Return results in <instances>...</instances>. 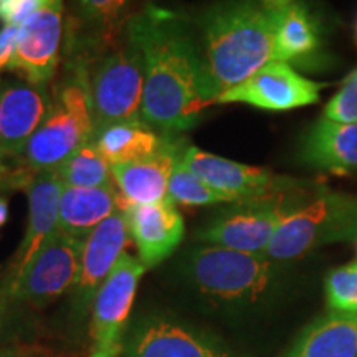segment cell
I'll list each match as a JSON object with an SVG mask.
<instances>
[{
    "label": "cell",
    "instance_id": "cell-1",
    "mask_svg": "<svg viewBox=\"0 0 357 357\" xmlns=\"http://www.w3.org/2000/svg\"><path fill=\"white\" fill-rule=\"evenodd\" d=\"M126 29L144 56L142 121L164 136L194 128L207 108L194 22L172 8L147 3L128 17Z\"/></svg>",
    "mask_w": 357,
    "mask_h": 357
},
{
    "label": "cell",
    "instance_id": "cell-2",
    "mask_svg": "<svg viewBox=\"0 0 357 357\" xmlns=\"http://www.w3.org/2000/svg\"><path fill=\"white\" fill-rule=\"evenodd\" d=\"M174 276L197 310L238 318L273 305L287 283V263L202 243L181 253Z\"/></svg>",
    "mask_w": 357,
    "mask_h": 357
},
{
    "label": "cell",
    "instance_id": "cell-3",
    "mask_svg": "<svg viewBox=\"0 0 357 357\" xmlns=\"http://www.w3.org/2000/svg\"><path fill=\"white\" fill-rule=\"evenodd\" d=\"M208 105L273 61L271 13L255 0H222L194 22Z\"/></svg>",
    "mask_w": 357,
    "mask_h": 357
},
{
    "label": "cell",
    "instance_id": "cell-4",
    "mask_svg": "<svg viewBox=\"0 0 357 357\" xmlns=\"http://www.w3.org/2000/svg\"><path fill=\"white\" fill-rule=\"evenodd\" d=\"M70 70L91 102L95 132L114 123L141 119L144 56L126 24L101 35H71Z\"/></svg>",
    "mask_w": 357,
    "mask_h": 357
},
{
    "label": "cell",
    "instance_id": "cell-5",
    "mask_svg": "<svg viewBox=\"0 0 357 357\" xmlns=\"http://www.w3.org/2000/svg\"><path fill=\"white\" fill-rule=\"evenodd\" d=\"M356 238L357 197L323 187L283 218L265 255L278 263H291L324 245Z\"/></svg>",
    "mask_w": 357,
    "mask_h": 357
},
{
    "label": "cell",
    "instance_id": "cell-6",
    "mask_svg": "<svg viewBox=\"0 0 357 357\" xmlns=\"http://www.w3.org/2000/svg\"><path fill=\"white\" fill-rule=\"evenodd\" d=\"M95 136L91 102L75 71L52 93L50 109L30 137L17 166L38 174L58 169L79 146Z\"/></svg>",
    "mask_w": 357,
    "mask_h": 357
},
{
    "label": "cell",
    "instance_id": "cell-7",
    "mask_svg": "<svg viewBox=\"0 0 357 357\" xmlns=\"http://www.w3.org/2000/svg\"><path fill=\"white\" fill-rule=\"evenodd\" d=\"M121 357H238L215 333L171 311L149 310L131 316Z\"/></svg>",
    "mask_w": 357,
    "mask_h": 357
},
{
    "label": "cell",
    "instance_id": "cell-8",
    "mask_svg": "<svg viewBox=\"0 0 357 357\" xmlns=\"http://www.w3.org/2000/svg\"><path fill=\"white\" fill-rule=\"evenodd\" d=\"M182 162L204 184L222 194L230 204L248 202V200L305 197L323 187L314 182L276 176L263 167L247 166L235 160L218 158L195 146L184 147Z\"/></svg>",
    "mask_w": 357,
    "mask_h": 357
},
{
    "label": "cell",
    "instance_id": "cell-9",
    "mask_svg": "<svg viewBox=\"0 0 357 357\" xmlns=\"http://www.w3.org/2000/svg\"><path fill=\"white\" fill-rule=\"evenodd\" d=\"M311 195L230 204L231 207L222 208L195 231V240L235 252L265 255L283 218Z\"/></svg>",
    "mask_w": 357,
    "mask_h": 357
},
{
    "label": "cell",
    "instance_id": "cell-10",
    "mask_svg": "<svg viewBox=\"0 0 357 357\" xmlns=\"http://www.w3.org/2000/svg\"><path fill=\"white\" fill-rule=\"evenodd\" d=\"M83 247L84 240L58 230L10 288L13 301L40 310L71 293L79 273Z\"/></svg>",
    "mask_w": 357,
    "mask_h": 357
},
{
    "label": "cell",
    "instance_id": "cell-11",
    "mask_svg": "<svg viewBox=\"0 0 357 357\" xmlns=\"http://www.w3.org/2000/svg\"><path fill=\"white\" fill-rule=\"evenodd\" d=\"M129 236L124 212L118 211L84 240L79 273L70 293V321L75 328L91 316L96 294L124 253Z\"/></svg>",
    "mask_w": 357,
    "mask_h": 357
},
{
    "label": "cell",
    "instance_id": "cell-12",
    "mask_svg": "<svg viewBox=\"0 0 357 357\" xmlns=\"http://www.w3.org/2000/svg\"><path fill=\"white\" fill-rule=\"evenodd\" d=\"M146 270L139 258L124 252L102 283L93 303L89 321V334L95 342V351H121L124 333L131 321L137 284Z\"/></svg>",
    "mask_w": 357,
    "mask_h": 357
},
{
    "label": "cell",
    "instance_id": "cell-13",
    "mask_svg": "<svg viewBox=\"0 0 357 357\" xmlns=\"http://www.w3.org/2000/svg\"><path fill=\"white\" fill-rule=\"evenodd\" d=\"M323 88L326 83L311 82L291 65L273 60L247 82L222 93L215 102H242L266 111H289L318 102Z\"/></svg>",
    "mask_w": 357,
    "mask_h": 357
},
{
    "label": "cell",
    "instance_id": "cell-14",
    "mask_svg": "<svg viewBox=\"0 0 357 357\" xmlns=\"http://www.w3.org/2000/svg\"><path fill=\"white\" fill-rule=\"evenodd\" d=\"M50 102L47 86H35L25 79H0V172L12 167L10 160H19Z\"/></svg>",
    "mask_w": 357,
    "mask_h": 357
},
{
    "label": "cell",
    "instance_id": "cell-15",
    "mask_svg": "<svg viewBox=\"0 0 357 357\" xmlns=\"http://www.w3.org/2000/svg\"><path fill=\"white\" fill-rule=\"evenodd\" d=\"M61 37L63 0H50L42 10L19 26L12 73L20 75L22 79L35 86H47L60 63Z\"/></svg>",
    "mask_w": 357,
    "mask_h": 357
},
{
    "label": "cell",
    "instance_id": "cell-16",
    "mask_svg": "<svg viewBox=\"0 0 357 357\" xmlns=\"http://www.w3.org/2000/svg\"><path fill=\"white\" fill-rule=\"evenodd\" d=\"M63 187L58 169H53L38 172L25 189L29 197V222L24 240L13 257L8 273H6L8 289L17 283L40 248L60 230V204Z\"/></svg>",
    "mask_w": 357,
    "mask_h": 357
},
{
    "label": "cell",
    "instance_id": "cell-17",
    "mask_svg": "<svg viewBox=\"0 0 357 357\" xmlns=\"http://www.w3.org/2000/svg\"><path fill=\"white\" fill-rule=\"evenodd\" d=\"M129 235L146 268L166 261L178 248L185 234V223L171 199L146 205H124Z\"/></svg>",
    "mask_w": 357,
    "mask_h": 357
},
{
    "label": "cell",
    "instance_id": "cell-18",
    "mask_svg": "<svg viewBox=\"0 0 357 357\" xmlns=\"http://www.w3.org/2000/svg\"><path fill=\"white\" fill-rule=\"evenodd\" d=\"M184 147V142L177 136H167L162 147L151 158L113 166V178L121 197V207L167 199L169 182Z\"/></svg>",
    "mask_w": 357,
    "mask_h": 357
},
{
    "label": "cell",
    "instance_id": "cell-19",
    "mask_svg": "<svg viewBox=\"0 0 357 357\" xmlns=\"http://www.w3.org/2000/svg\"><path fill=\"white\" fill-rule=\"evenodd\" d=\"M298 160L314 171L349 176L357 172V124H339L321 116L301 136Z\"/></svg>",
    "mask_w": 357,
    "mask_h": 357
},
{
    "label": "cell",
    "instance_id": "cell-20",
    "mask_svg": "<svg viewBox=\"0 0 357 357\" xmlns=\"http://www.w3.org/2000/svg\"><path fill=\"white\" fill-rule=\"evenodd\" d=\"M270 13L273 24V60L298 66L316 63L323 33L311 8L301 2H293Z\"/></svg>",
    "mask_w": 357,
    "mask_h": 357
},
{
    "label": "cell",
    "instance_id": "cell-21",
    "mask_svg": "<svg viewBox=\"0 0 357 357\" xmlns=\"http://www.w3.org/2000/svg\"><path fill=\"white\" fill-rule=\"evenodd\" d=\"M121 208V197L113 185L63 187L60 204V230L75 238L89 235Z\"/></svg>",
    "mask_w": 357,
    "mask_h": 357
},
{
    "label": "cell",
    "instance_id": "cell-22",
    "mask_svg": "<svg viewBox=\"0 0 357 357\" xmlns=\"http://www.w3.org/2000/svg\"><path fill=\"white\" fill-rule=\"evenodd\" d=\"M284 357H357V312L331 311L314 319Z\"/></svg>",
    "mask_w": 357,
    "mask_h": 357
},
{
    "label": "cell",
    "instance_id": "cell-23",
    "mask_svg": "<svg viewBox=\"0 0 357 357\" xmlns=\"http://www.w3.org/2000/svg\"><path fill=\"white\" fill-rule=\"evenodd\" d=\"M166 137L142 119H134L109 124L95 132L93 139L111 166H118L151 158L162 147Z\"/></svg>",
    "mask_w": 357,
    "mask_h": 357
},
{
    "label": "cell",
    "instance_id": "cell-24",
    "mask_svg": "<svg viewBox=\"0 0 357 357\" xmlns=\"http://www.w3.org/2000/svg\"><path fill=\"white\" fill-rule=\"evenodd\" d=\"M58 174L65 187H106L114 184L113 166L93 137L79 146L58 167Z\"/></svg>",
    "mask_w": 357,
    "mask_h": 357
},
{
    "label": "cell",
    "instance_id": "cell-25",
    "mask_svg": "<svg viewBox=\"0 0 357 357\" xmlns=\"http://www.w3.org/2000/svg\"><path fill=\"white\" fill-rule=\"evenodd\" d=\"M131 0H73L75 22L86 35L113 32L126 24V10Z\"/></svg>",
    "mask_w": 357,
    "mask_h": 357
},
{
    "label": "cell",
    "instance_id": "cell-26",
    "mask_svg": "<svg viewBox=\"0 0 357 357\" xmlns=\"http://www.w3.org/2000/svg\"><path fill=\"white\" fill-rule=\"evenodd\" d=\"M167 197L174 204L185 205V207H205V205L230 204L222 194H218L212 187L204 184L195 174H192L185 167V164L182 162V154L177 159L176 167H174L171 182H169Z\"/></svg>",
    "mask_w": 357,
    "mask_h": 357
},
{
    "label": "cell",
    "instance_id": "cell-27",
    "mask_svg": "<svg viewBox=\"0 0 357 357\" xmlns=\"http://www.w3.org/2000/svg\"><path fill=\"white\" fill-rule=\"evenodd\" d=\"M324 291L333 311L357 312V263L333 270L326 276Z\"/></svg>",
    "mask_w": 357,
    "mask_h": 357
},
{
    "label": "cell",
    "instance_id": "cell-28",
    "mask_svg": "<svg viewBox=\"0 0 357 357\" xmlns=\"http://www.w3.org/2000/svg\"><path fill=\"white\" fill-rule=\"evenodd\" d=\"M323 118L339 124H357V86L342 84L326 105Z\"/></svg>",
    "mask_w": 357,
    "mask_h": 357
},
{
    "label": "cell",
    "instance_id": "cell-29",
    "mask_svg": "<svg viewBox=\"0 0 357 357\" xmlns=\"http://www.w3.org/2000/svg\"><path fill=\"white\" fill-rule=\"evenodd\" d=\"M50 0H0V22L3 25H24Z\"/></svg>",
    "mask_w": 357,
    "mask_h": 357
},
{
    "label": "cell",
    "instance_id": "cell-30",
    "mask_svg": "<svg viewBox=\"0 0 357 357\" xmlns=\"http://www.w3.org/2000/svg\"><path fill=\"white\" fill-rule=\"evenodd\" d=\"M17 40H19V26L3 25L0 29V75L12 71L17 53Z\"/></svg>",
    "mask_w": 357,
    "mask_h": 357
},
{
    "label": "cell",
    "instance_id": "cell-31",
    "mask_svg": "<svg viewBox=\"0 0 357 357\" xmlns=\"http://www.w3.org/2000/svg\"><path fill=\"white\" fill-rule=\"evenodd\" d=\"M13 305H15V301H13L10 289H8L6 275H0V341L7 336Z\"/></svg>",
    "mask_w": 357,
    "mask_h": 357
},
{
    "label": "cell",
    "instance_id": "cell-32",
    "mask_svg": "<svg viewBox=\"0 0 357 357\" xmlns=\"http://www.w3.org/2000/svg\"><path fill=\"white\" fill-rule=\"evenodd\" d=\"M294 0H261V6L266 8V10L273 12V10H280V8H284L288 6H291Z\"/></svg>",
    "mask_w": 357,
    "mask_h": 357
},
{
    "label": "cell",
    "instance_id": "cell-33",
    "mask_svg": "<svg viewBox=\"0 0 357 357\" xmlns=\"http://www.w3.org/2000/svg\"><path fill=\"white\" fill-rule=\"evenodd\" d=\"M8 220V200L0 192V227H3Z\"/></svg>",
    "mask_w": 357,
    "mask_h": 357
},
{
    "label": "cell",
    "instance_id": "cell-34",
    "mask_svg": "<svg viewBox=\"0 0 357 357\" xmlns=\"http://www.w3.org/2000/svg\"><path fill=\"white\" fill-rule=\"evenodd\" d=\"M22 352L15 346H3L0 347V357H20Z\"/></svg>",
    "mask_w": 357,
    "mask_h": 357
},
{
    "label": "cell",
    "instance_id": "cell-35",
    "mask_svg": "<svg viewBox=\"0 0 357 357\" xmlns=\"http://www.w3.org/2000/svg\"><path fill=\"white\" fill-rule=\"evenodd\" d=\"M121 354V351H105V349H96L89 357H118Z\"/></svg>",
    "mask_w": 357,
    "mask_h": 357
},
{
    "label": "cell",
    "instance_id": "cell-36",
    "mask_svg": "<svg viewBox=\"0 0 357 357\" xmlns=\"http://www.w3.org/2000/svg\"><path fill=\"white\" fill-rule=\"evenodd\" d=\"M342 84H352V86H357V68L352 70L351 73L342 79Z\"/></svg>",
    "mask_w": 357,
    "mask_h": 357
},
{
    "label": "cell",
    "instance_id": "cell-37",
    "mask_svg": "<svg viewBox=\"0 0 357 357\" xmlns=\"http://www.w3.org/2000/svg\"><path fill=\"white\" fill-rule=\"evenodd\" d=\"M354 40H356V45H357V20H356V25H354Z\"/></svg>",
    "mask_w": 357,
    "mask_h": 357
},
{
    "label": "cell",
    "instance_id": "cell-38",
    "mask_svg": "<svg viewBox=\"0 0 357 357\" xmlns=\"http://www.w3.org/2000/svg\"><path fill=\"white\" fill-rule=\"evenodd\" d=\"M118 357H121V354H119V356H118Z\"/></svg>",
    "mask_w": 357,
    "mask_h": 357
}]
</instances>
